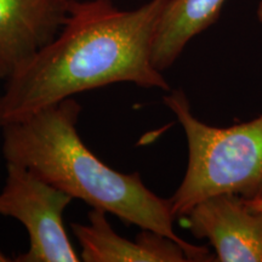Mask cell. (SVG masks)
I'll list each match as a JSON object with an SVG mask.
<instances>
[{"instance_id": "cell-2", "label": "cell", "mask_w": 262, "mask_h": 262, "mask_svg": "<svg viewBox=\"0 0 262 262\" xmlns=\"http://www.w3.org/2000/svg\"><path fill=\"white\" fill-rule=\"evenodd\" d=\"M80 111V104L70 97L3 126L6 163L31 169L93 209L178 242L191 261H215L209 249L188 243L176 233L170 198H160L147 188L139 172L110 168L85 146L77 130Z\"/></svg>"}, {"instance_id": "cell-10", "label": "cell", "mask_w": 262, "mask_h": 262, "mask_svg": "<svg viewBox=\"0 0 262 262\" xmlns=\"http://www.w3.org/2000/svg\"><path fill=\"white\" fill-rule=\"evenodd\" d=\"M257 15H258V18H260V21L262 22V2L260 3V6H258V11H257Z\"/></svg>"}, {"instance_id": "cell-6", "label": "cell", "mask_w": 262, "mask_h": 262, "mask_svg": "<svg viewBox=\"0 0 262 262\" xmlns=\"http://www.w3.org/2000/svg\"><path fill=\"white\" fill-rule=\"evenodd\" d=\"M71 0H0V80H8L57 37Z\"/></svg>"}, {"instance_id": "cell-7", "label": "cell", "mask_w": 262, "mask_h": 262, "mask_svg": "<svg viewBox=\"0 0 262 262\" xmlns=\"http://www.w3.org/2000/svg\"><path fill=\"white\" fill-rule=\"evenodd\" d=\"M106 211L93 209L89 224H72L85 262H186L191 261L178 242L157 232L142 229L136 241L122 237L112 228Z\"/></svg>"}, {"instance_id": "cell-1", "label": "cell", "mask_w": 262, "mask_h": 262, "mask_svg": "<svg viewBox=\"0 0 262 262\" xmlns=\"http://www.w3.org/2000/svg\"><path fill=\"white\" fill-rule=\"evenodd\" d=\"M169 0L120 10L112 0H71L57 37L8 79L0 127L75 94L116 83L169 91L152 61L159 19Z\"/></svg>"}, {"instance_id": "cell-4", "label": "cell", "mask_w": 262, "mask_h": 262, "mask_svg": "<svg viewBox=\"0 0 262 262\" xmlns=\"http://www.w3.org/2000/svg\"><path fill=\"white\" fill-rule=\"evenodd\" d=\"M0 192V215L14 217L27 229L29 249L17 262H78L63 225V212L73 198L31 169L6 163Z\"/></svg>"}, {"instance_id": "cell-5", "label": "cell", "mask_w": 262, "mask_h": 262, "mask_svg": "<svg viewBox=\"0 0 262 262\" xmlns=\"http://www.w3.org/2000/svg\"><path fill=\"white\" fill-rule=\"evenodd\" d=\"M198 239H208L219 262H262V205L225 193L209 196L183 216Z\"/></svg>"}, {"instance_id": "cell-3", "label": "cell", "mask_w": 262, "mask_h": 262, "mask_svg": "<svg viewBox=\"0 0 262 262\" xmlns=\"http://www.w3.org/2000/svg\"><path fill=\"white\" fill-rule=\"evenodd\" d=\"M164 103L178 118L188 146L183 180L170 198L176 219H182L209 196L232 193L262 198V116L229 127L201 122L182 90L165 95Z\"/></svg>"}, {"instance_id": "cell-11", "label": "cell", "mask_w": 262, "mask_h": 262, "mask_svg": "<svg viewBox=\"0 0 262 262\" xmlns=\"http://www.w3.org/2000/svg\"><path fill=\"white\" fill-rule=\"evenodd\" d=\"M255 201H256L258 204H261L262 205V198H260V199H255Z\"/></svg>"}, {"instance_id": "cell-8", "label": "cell", "mask_w": 262, "mask_h": 262, "mask_svg": "<svg viewBox=\"0 0 262 262\" xmlns=\"http://www.w3.org/2000/svg\"><path fill=\"white\" fill-rule=\"evenodd\" d=\"M226 0H169L157 27L152 61L160 72L168 70L196 35L220 17Z\"/></svg>"}, {"instance_id": "cell-9", "label": "cell", "mask_w": 262, "mask_h": 262, "mask_svg": "<svg viewBox=\"0 0 262 262\" xmlns=\"http://www.w3.org/2000/svg\"><path fill=\"white\" fill-rule=\"evenodd\" d=\"M8 261H11V258H9L4 253L0 251V262H8Z\"/></svg>"}]
</instances>
